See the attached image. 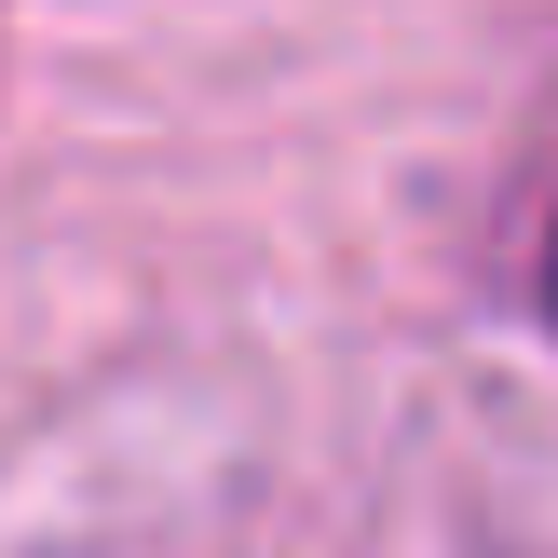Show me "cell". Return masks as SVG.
<instances>
[{"label":"cell","instance_id":"obj_1","mask_svg":"<svg viewBox=\"0 0 558 558\" xmlns=\"http://www.w3.org/2000/svg\"><path fill=\"white\" fill-rule=\"evenodd\" d=\"M545 314H558V218H545Z\"/></svg>","mask_w":558,"mask_h":558}]
</instances>
